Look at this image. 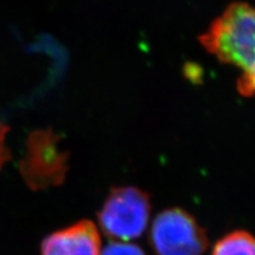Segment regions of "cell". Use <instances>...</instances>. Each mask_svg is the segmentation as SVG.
I'll return each instance as SVG.
<instances>
[{"label": "cell", "instance_id": "cell-6", "mask_svg": "<svg viewBox=\"0 0 255 255\" xmlns=\"http://www.w3.org/2000/svg\"><path fill=\"white\" fill-rule=\"evenodd\" d=\"M212 255H255V237L246 231H235L216 242Z\"/></svg>", "mask_w": 255, "mask_h": 255}, {"label": "cell", "instance_id": "cell-2", "mask_svg": "<svg viewBox=\"0 0 255 255\" xmlns=\"http://www.w3.org/2000/svg\"><path fill=\"white\" fill-rule=\"evenodd\" d=\"M150 210V199L143 190L136 187L115 188L98 213V222L107 237L131 241L144 233Z\"/></svg>", "mask_w": 255, "mask_h": 255}, {"label": "cell", "instance_id": "cell-3", "mask_svg": "<svg viewBox=\"0 0 255 255\" xmlns=\"http://www.w3.org/2000/svg\"><path fill=\"white\" fill-rule=\"evenodd\" d=\"M150 245L157 255H202L208 239L193 215L182 208H169L152 222Z\"/></svg>", "mask_w": 255, "mask_h": 255}, {"label": "cell", "instance_id": "cell-4", "mask_svg": "<svg viewBox=\"0 0 255 255\" xmlns=\"http://www.w3.org/2000/svg\"><path fill=\"white\" fill-rule=\"evenodd\" d=\"M64 161L58 154L52 133L37 131L30 135L27 151L20 163V171L31 188L57 183L64 173Z\"/></svg>", "mask_w": 255, "mask_h": 255}, {"label": "cell", "instance_id": "cell-5", "mask_svg": "<svg viewBox=\"0 0 255 255\" xmlns=\"http://www.w3.org/2000/svg\"><path fill=\"white\" fill-rule=\"evenodd\" d=\"M101 237L94 222L82 220L45 238L41 255H101Z\"/></svg>", "mask_w": 255, "mask_h": 255}, {"label": "cell", "instance_id": "cell-1", "mask_svg": "<svg viewBox=\"0 0 255 255\" xmlns=\"http://www.w3.org/2000/svg\"><path fill=\"white\" fill-rule=\"evenodd\" d=\"M202 43L240 71L238 84L242 94L255 95V6L232 5L212 24Z\"/></svg>", "mask_w": 255, "mask_h": 255}, {"label": "cell", "instance_id": "cell-8", "mask_svg": "<svg viewBox=\"0 0 255 255\" xmlns=\"http://www.w3.org/2000/svg\"><path fill=\"white\" fill-rule=\"evenodd\" d=\"M9 131L8 126H6L1 116H0V171L4 168L6 162L11 157V152L6 145V137Z\"/></svg>", "mask_w": 255, "mask_h": 255}, {"label": "cell", "instance_id": "cell-7", "mask_svg": "<svg viewBox=\"0 0 255 255\" xmlns=\"http://www.w3.org/2000/svg\"><path fill=\"white\" fill-rule=\"evenodd\" d=\"M101 255H145V253L136 245L114 241L101 252Z\"/></svg>", "mask_w": 255, "mask_h": 255}]
</instances>
